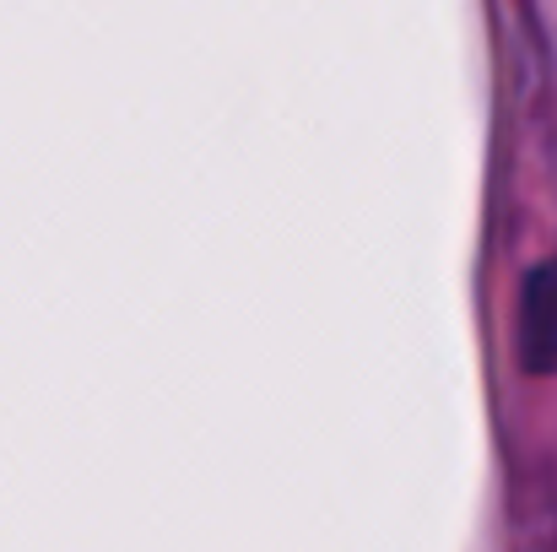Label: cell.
<instances>
[{
    "instance_id": "6da1fadb",
    "label": "cell",
    "mask_w": 557,
    "mask_h": 552,
    "mask_svg": "<svg viewBox=\"0 0 557 552\" xmlns=\"http://www.w3.org/2000/svg\"><path fill=\"white\" fill-rule=\"evenodd\" d=\"M520 358L531 373H557V255L525 282L520 304Z\"/></svg>"
}]
</instances>
